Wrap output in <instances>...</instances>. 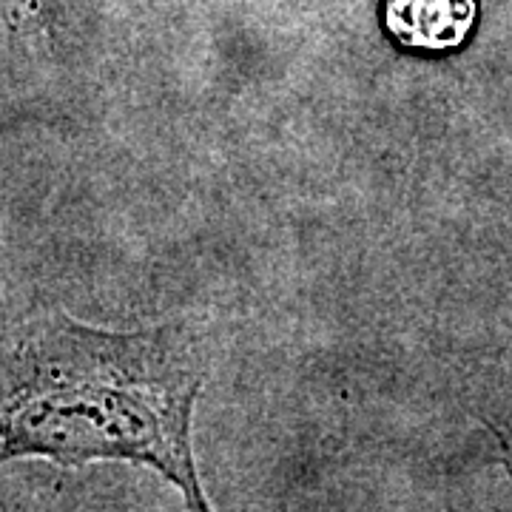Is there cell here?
<instances>
[{
  "mask_svg": "<svg viewBox=\"0 0 512 512\" xmlns=\"http://www.w3.org/2000/svg\"><path fill=\"white\" fill-rule=\"evenodd\" d=\"M205 379L208 353L185 325L114 333L60 311L29 316L0 336V464L131 461L191 512H214L191 444Z\"/></svg>",
  "mask_w": 512,
  "mask_h": 512,
  "instance_id": "obj_1",
  "label": "cell"
},
{
  "mask_svg": "<svg viewBox=\"0 0 512 512\" xmlns=\"http://www.w3.org/2000/svg\"><path fill=\"white\" fill-rule=\"evenodd\" d=\"M478 15V0H382L384 35L413 55H453L464 49Z\"/></svg>",
  "mask_w": 512,
  "mask_h": 512,
  "instance_id": "obj_2",
  "label": "cell"
},
{
  "mask_svg": "<svg viewBox=\"0 0 512 512\" xmlns=\"http://www.w3.org/2000/svg\"><path fill=\"white\" fill-rule=\"evenodd\" d=\"M490 430L498 439V450H501V458H504V467L510 470L512 476V430L510 427H498V424H490Z\"/></svg>",
  "mask_w": 512,
  "mask_h": 512,
  "instance_id": "obj_3",
  "label": "cell"
}]
</instances>
